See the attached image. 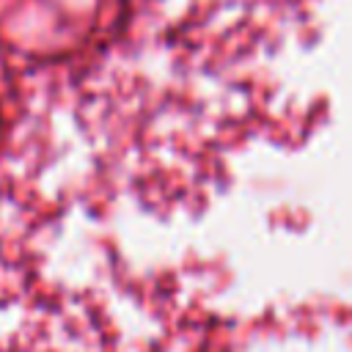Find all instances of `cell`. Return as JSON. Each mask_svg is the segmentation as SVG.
I'll return each instance as SVG.
<instances>
[]
</instances>
